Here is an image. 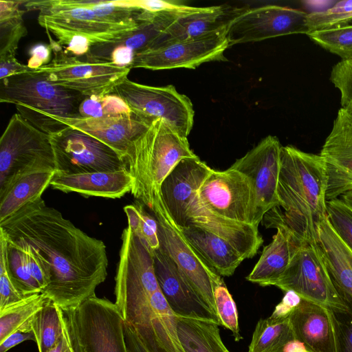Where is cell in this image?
I'll return each instance as SVG.
<instances>
[{
	"mask_svg": "<svg viewBox=\"0 0 352 352\" xmlns=\"http://www.w3.org/2000/svg\"><path fill=\"white\" fill-rule=\"evenodd\" d=\"M0 232L8 240L27 243L40 253L50 272V283L41 293L61 309L95 296L107 278L104 242L75 226L42 197L0 222Z\"/></svg>",
	"mask_w": 352,
	"mask_h": 352,
	"instance_id": "6da1fadb",
	"label": "cell"
},
{
	"mask_svg": "<svg viewBox=\"0 0 352 352\" xmlns=\"http://www.w3.org/2000/svg\"><path fill=\"white\" fill-rule=\"evenodd\" d=\"M115 280V303L148 352H185L177 316L155 276L153 253L129 227L122 234Z\"/></svg>",
	"mask_w": 352,
	"mask_h": 352,
	"instance_id": "7a4b0ae2",
	"label": "cell"
},
{
	"mask_svg": "<svg viewBox=\"0 0 352 352\" xmlns=\"http://www.w3.org/2000/svg\"><path fill=\"white\" fill-rule=\"evenodd\" d=\"M327 188L326 167L320 155L282 146L279 206L263 218L283 223L300 243H317L318 226L327 217Z\"/></svg>",
	"mask_w": 352,
	"mask_h": 352,
	"instance_id": "3957f363",
	"label": "cell"
},
{
	"mask_svg": "<svg viewBox=\"0 0 352 352\" xmlns=\"http://www.w3.org/2000/svg\"><path fill=\"white\" fill-rule=\"evenodd\" d=\"M196 156L186 137L162 119L154 120L131 142L124 158L135 178L132 195L151 209L154 193L175 166L182 159Z\"/></svg>",
	"mask_w": 352,
	"mask_h": 352,
	"instance_id": "277c9868",
	"label": "cell"
},
{
	"mask_svg": "<svg viewBox=\"0 0 352 352\" xmlns=\"http://www.w3.org/2000/svg\"><path fill=\"white\" fill-rule=\"evenodd\" d=\"M54 171L50 135L14 113L0 139V197L24 175Z\"/></svg>",
	"mask_w": 352,
	"mask_h": 352,
	"instance_id": "5b68a950",
	"label": "cell"
},
{
	"mask_svg": "<svg viewBox=\"0 0 352 352\" xmlns=\"http://www.w3.org/2000/svg\"><path fill=\"white\" fill-rule=\"evenodd\" d=\"M60 311L74 352H128L124 319L116 303L95 295Z\"/></svg>",
	"mask_w": 352,
	"mask_h": 352,
	"instance_id": "8992f818",
	"label": "cell"
},
{
	"mask_svg": "<svg viewBox=\"0 0 352 352\" xmlns=\"http://www.w3.org/2000/svg\"><path fill=\"white\" fill-rule=\"evenodd\" d=\"M87 96L54 84L39 69L0 80V102L63 118L80 117L79 107Z\"/></svg>",
	"mask_w": 352,
	"mask_h": 352,
	"instance_id": "52a82bcc",
	"label": "cell"
},
{
	"mask_svg": "<svg viewBox=\"0 0 352 352\" xmlns=\"http://www.w3.org/2000/svg\"><path fill=\"white\" fill-rule=\"evenodd\" d=\"M274 286L285 292H294L301 299L331 309H346L330 278L318 243H299L288 267Z\"/></svg>",
	"mask_w": 352,
	"mask_h": 352,
	"instance_id": "ba28073f",
	"label": "cell"
},
{
	"mask_svg": "<svg viewBox=\"0 0 352 352\" xmlns=\"http://www.w3.org/2000/svg\"><path fill=\"white\" fill-rule=\"evenodd\" d=\"M131 111L145 118L162 119L184 137L190 134L195 111L190 99L172 85L153 87L140 84L127 77L114 88Z\"/></svg>",
	"mask_w": 352,
	"mask_h": 352,
	"instance_id": "9c48e42d",
	"label": "cell"
},
{
	"mask_svg": "<svg viewBox=\"0 0 352 352\" xmlns=\"http://www.w3.org/2000/svg\"><path fill=\"white\" fill-rule=\"evenodd\" d=\"M151 210L158 223L160 248L182 271L196 292L218 316L214 288L224 282L223 280L201 259L186 240L168 214L160 191L154 193Z\"/></svg>",
	"mask_w": 352,
	"mask_h": 352,
	"instance_id": "30bf717a",
	"label": "cell"
},
{
	"mask_svg": "<svg viewBox=\"0 0 352 352\" xmlns=\"http://www.w3.org/2000/svg\"><path fill=\"white\" fill-rule=\"evenodd\" d=\"M54 54L48 65L38 69L52 82L87 97L111 94L131 70L112 62L75 56L63 51Z\"/></svg>",
	"mask_w": 352,
	"mask_h": 352,
	"instance_id": "8fae6325",
	"label": "cell"
},
{
	"mask_svg": "<svg viewBox=\"0 0 352 352\" xmlns=\"http://www.w3.org/2000/svg\"><path fill=\"white\" fill-rule=\"evenodd\" d=\"M56 171L78 174L127 168L121 156L98 139L66 126L50 134Z\"/></svg>",
	"mask_w": 352,
	"mask_h": 352,
	"instance_id": "7c38bea8",
	"label": "cell"
},
{
	"mask_svg": "<svg viewBox=\"0 0 352 352\" xmlns=\"http://www.w3.org/2000/svg\"><path fill=\"white\" fill-rule=\"evenodd\" d=\"M281 147L276 137L268 135L230 166L244 174L251 183L250 221L257 227L267 212L279 206L277 190Z\"/></svg>",
	"mask_w": 352,
	"mask_h": 352,
	"instance_id": "4fadbf2b",
	"label": "cell"
},
{
	"mask_svg": "<svg viewBox=\"0 0 352 352\" xmlns=\"http://www.w3.org/2000/svg\"><path fill=\"white\" fill-rule=\"evenodd\" d=\"M308 13L278 5L248 8L228 28L229 47L278 36L309 33Z\"/></svg>",
	"mask_w": 352,
	"mask_h": 352,
	"instance_id": "5bb4252c",
	"label": "cell"
},
{
	"mask_svg": "<svg viewBox=\"0 0 352 352\" xmlns=\"http://www.w3.org/2000/svg\"><path fill=\"white\" fill-rule=\"evenodd\" d=\"M226 32H217L147 49L135 54L130 69H195L204 63L226 60L223 54L230 47Z\"/></svg>",
	"mask_w": 352,
	"mask_h": 352,
	"instance_id": "9a60e30c",
	"label": "cell"
},
{
	"mask_svg": "<svg viewBox=\"0 0 352 352\" xmlns=\"http://www.w3.org/2000/svg\"><path fill=\"white\" fill-rule=\"evenodd\" d=\"M202 204L213 213L226 219L251 224L253 199L251 183L239 170H212L197 192Z\"/></svg>",
	"mask_w": 352,
	"mask_h": 352,
	"instance_id": "2e32d148",
	"label": "cell"
},
{
	"mask_svg": "<svg viewBox=\"0 0 352 352\" xmlns=\"http://www.w3.org/2000/svg\"><path fill=\"white\" fill-rule=\"evenodd\" d=\"M23 6L27 10L39 11L38 23H47L83 34L91 41L93 46L116 40L138 23H108L91 9L69 6L63 0L26 1Z\"/></svg>",
	"mask_w": 352,
	"mask_h": 352,
	"instance_id": "e0dca14e",
	"label": "cell"
},
{
	"mask_svg": "<svg viewBox=\"0 0 352 352\" xmlns=\"http://www.w3.org/2000/svg\"><path fill=\"white\" fill-rule=\"evenodd\" d=\"M153 257L160 288L175 314L177 316L213 321L221 326L219 317L160 247L153 252Z\"/></svg>",
	"mask_w": 352,
	"mask_h": 352,
	"instance_id": "ac0fdd59",
	"label": "cell"
},
{
	"mask_svg": "<svg viewBox=\"0 0 352 352\" xmlns=\"http://www.w3.org/2000/svg\"><path fill=\"white\" fill-rule=\"evenodd\" d=\"M327 174L326 199L352 188V113L340 108L319 154Z\"/></svg>",
	"mask_w": 352,
	"mask_h": 352,
	"instance_id": "d6986e66",
	"label": "cell"
},
{
	"mask_svg": "<svg viewBox=\"0 0 352 352\" xmlns=\"http://www.w3.org/2000/svg\"><path fill=\"white\" fill-rule=\"evenodd\" d=\"M25 107L98 139L115 150L123 160L131 142L154 120L132 111L102 118H63Z\"/></svg>",
	"mask_w": 352,
	"mask_h": 352,
	"instance_id": "ffe728a7",
	"label": "cell"
},
{
	"mask_svg": "<svg viewBox=\"0 0 352 352\" xmlns=\"http://www.w3.org/2000/svg\"><path fill=\"white\" fill-rule=\"evenodd\" d=\"M197 192L188 201L182 228L195 226L201 228L227 241L244 259L254 256L263 243L258 227L213 213L200 201Z\"/></svg>",
	"mask_w": 352,
	"mask_h": 352,
	"instance_id": "44dd1931",
	"label": "cell"
},
{
	"mask_svg": "<svg viewBox=\"0 0 352 352\" xmlns=\"http://www.w3.org/2000/svg\"><path fill=\"white\" fill-rule=\"evenodd\" d=\"M248 8L229 4L192 7L182 14L148 48L227 32L232 22Z\"/></svg>",
	"mask_w": 352,
	"mask_h": 352,
	"instance_id": "7402d4cb",
	"label": "cell"
},
{
	"mask_svg": "<svg viewBox=\"0 0 352 352\" xmlns=\"http://www.w3.org/2000/svg\"><path fill=\"white\" fill-rule=\"evenodd\" d=\"M191 6L181 10H166L153 13L143 10L137 26L107 43L92 46L85 56L87 58L103 61L111 52L122 55L133 62L135 54L148 49L160 36Z\"/></svg>",
	"mask_w": 352,
	"mask_h": 352,
	"instance_id": "603a6c76",
	"label": "cell"
},
{
	"mask_svg": "<svg viewBox=\"0 0 352 352\" xmlns=\"http://www.w3.org/2000/svg\"><path fill=\"white\" fill-rule=\"evenodd\" d=\"M212 169L199 157L182 159L162 182L160 193L166 208L179 228L184 226L188 201Z\"/></svg>",
	"mask_w": 352,
	"mask_h": 352,
	"instance_id": "cb8c5ba5",
	"label": "cell"
},
{
	"mask_svg": "<svg viewBox=\"0 0 352 352\" xmlns=\"http://www.w3.org/2000/svg\"><path fill=\"white\" fill-rule=\"evenodd\" d=\"M50 186L64 192H78L87 197L118 199L131 192L135 178L128 168L66 174L56 171Z\"/></svg>",
	"mask_w": 352,
	"mask_h": 352,
	"instance_id": "d4e9b609",
	"label": "cell"
},
{
	"mask_svg": "<svg viewBox=\"0 0 352 352\" xmlns=\"http://www.w3.org/2000/svg\"><path fill=\"white\" fill-rule=\"evenodd\" d=\"M289 318L294 338L306 352H336L329 308L301 299Z\"/></svg>",
	"mask_w": 352,
	"mask_h": 352,
	"instance_id": "484cf974",
	"label": "cell"
},
{
	"mask_svg": "<svg viewBox=\"0 0 352 352\" xmlns=\"http://www.w3.org/2000/svg\"><path fill=\"white\" fill-rule=\"evenodd\" d=\"M266 228H276L272 242L262 254L246 280L262 287L274 285L288 267L292 255L300 242L283 223L263 219Z\"/></svg>",
	"mask_w": 352,
	"mask_h": 352,
	"instance_id": "4316f807",
	"label": "cell"
},
{
	"mask_svg": "<svg viewBox=\"0 0 352 352\" xmlns=\"http://www.w3.org/2000/svg\"><path fill=\"white\" fill-rule=\"evenodd\" d=\"M179 229L197 254L220 276H232L244 260L230 243L214 234L195 226Z\"/></svg>",
	"mask_w": 352,
	"mask_h": 352,
	"instance_id": "83f0119b",
	"label": "cell"
},
{
	"mask_svg": "<svg viewBox=\"0 0 352 352\" xmlns=\"http://www.w3.org/2000/svg\"><path fill=\"white\" fill-rule=\"evenodd\" d=\"M318 244L338 292L352 298V252L339 238L327 217L318 226Z\"/></svg>",
	"mask_w": 352,
	"mask_h": 352,
	"instance_id": "f1b7e54d",
	"label": "cell"
},
{
	"mask_svg": "<svg viewBox=\"0 0 352 352\" xmlns=\"http://www.w3.org/2000/svg\"><path fill=\"white\" fill-rule=\"evenodd\" d=\"M219 327L210 320L177 316V336L185 352H230Z\"/></svg>",
	"mask_w": 352,
	"mask_h": 352,
	"instance_id": "f546056e",
	"label": "cell"
},
{
	"mask_svg": "<svg viewBox=\"0 0 352 352\" xmlns=\"http://www.w3.org/2000/svg\"><path fill=\"white\" fill-rule=\"evenodd\" d=\"M54 172H38L24 175L0 197V222L13 215L23 206L41 197L50 185Z\"/></svg>",
	"mask_w": 352,
	"mask_h": 352,
	"instance_id": "4dcf8cb0",
	"label": "cell"
},
{
	"mask_svg": "<svg viewBox=\"0 0 352 352\" xmlns=\"http://www.w3.org/2000/svg\"><path fill=\"white\" fill-rule=\"evenodd\" d=\"M294 340L289 316L261 318L256 324L248 352H283L286 344Z\"/></svg>",
	"mask_w": 352,
	"mask_h": 352,
	"instance_id": "1f68e13d",
	"label": "cell"
},
{
	"mask_svg": "<svg viewBox=\"0 0 352 352\" xmlns=\"http://www.w3.org/2000/svg\"><path fill=\"white\" fill-rule=\"evenodd\" d=\"M25 2L0 0V57L16 56L19 41L28 34L21 9Z\"/></svg>",
	"mask_w": 352,
	"mask_h": 352,
	"instance_id": "d6a6232c",
	"label": "cell"
},
{
	"mask_svg": "<svg viewBox=\"0 0 352 352\" xmlns=\"http://www.w3.org/2000/svg\"><path fill=\"white\" fill-rule=\"evenodd\" d=\"M30 322L38 352H48L63 336L64 327L60 309L49 298Z\"/></svg>",
	"mask_w": 352,
	"mask_h": 352,
	"instance_id": "836d02e7",
	"label": "cell"
},
{
	"mask_svg": "<svg viewBox=\"0 0 352 352\" xmlns=\"http://www.w3.org/2000/svg\"><path fill=\"white\" fill-rule=\"evenodd\" d=\"M47 298L39 293L0 311V343L20 330L32 331L30 320L45 305Z\"/></svg>",
	"mask_w": 352,
	"mask_h": 352,
	"instance_id": "e575fe53",
	"label": "cell"
},
{
	"mask_svg": "<svg viewBox=\"0 0 352 352\" xmlns=\"http://www.w3.org/2000/svg\"><path fill=\"white\" fill-rule=\"evenodd\" d=\"M6 241L8 270L16 289L24 296L41 293L40 285L28 270L22 249L16 244L7 239Z\"/></svg>",
	"mask_w": 352,
	"mask_h": 352,
	"instance_id": "d590c367",
	"label": "cell"
},
{
	"mask_svg": "<svg viewBox=\"0 0 352 352\" xmlns=\"http://www.w3.org/2000/svg\"><path fill=\"white\" fill-rule=\"evenodd\" d=\"M124 211L128 219V226L140 238L153 253L160 247L158 236V223L144 208L142 204H130Z\"/></svg>",
	"mask_w": 352,
	"mask_h": 352,
	"instance_id": "8d00e7d4",
	"label": "cell"
},
{
	"mask_svg": "<svg viewBox=\"0 0 352 352\" xmlns=\"http://www.w3.org/2000/svg\"><path fill=\"white\" fill-rule=\"evenodd\" d=\"M307 35L311 41L340 56L342 60H352V25L313 31Z\"/></svg>",
	"mask_w": 352,
	"mask_h": 352,
	"instance_id": "74e56055",
	"label": "cell"
},
{
	"mask_svg": "<svg viewBox=\"0 0 352 352\" xmlns=\"http://www.w3.org/2000/svg\"><path fill=\"white\" fill-rule=\"evenodd\" d=\"M91 9L102 21L114 25L137 24L142 8L134 6L131 0L96 1Z\"/></svg>",
	"mask_w": 352,
	"mask_h": 352,
	"instance_id": "f35d334b",
	"label": "cell"
},
{
	"mask_svg": "<svg viewBox=\"0 0 352 352\" xmlns=\"http://www.w3.org/2000/svg\"><path fill=\"white\" fill-rule=\"evenodd\" d=\"M352 21V0L336 2L332 7L308 13L309 32L346 25Z\"/></svg>",
	"mask_w": 352,
	"mask_h": 352,
	"instance_id": "ab89813d",
	"label": "cell"
},
{
	"mask_svg": "<svg viewBox=\"0 0 352 352\" xmlns=\"http://www.w3.org/2000/svg\"><path fill=\"white\" fill-rule=\"evenodd\" d=\"M131 112L126 104L117 95L86 97L79 107L82 118H102Z\"/></svg>",
	"mask_w": 352,
	"mask_h": 352,
	"instance_id": "60d3db41",
	"label": "cell"
},
{
	"mask_svg": "<svg viewBox=\"0 0 352 352\" xmlns=\"http://www.w3.org/2000/svg\"><path fill=\"white\" fill-rule=\"evenodd\" d=\"M346 309H330L336 352H352V298L338 292Z\"/></svg>",
	"mask_w": 352,
	"mask_h": 352,
	"instance_id": "b9f144b4",
	"label": "cell"
},
{
	"mask_svg": "<svg viewBox=\"0 0 352 352\" xmlns=\"http://www.w3.org/2000/svg\"><path fill=\"white\" fill-rule=\"evenodd\" d=\"M214 298L221 326L232 332L236 342L241 340L236 305L224 282L214 287Z\"/></svg>",
	"mask_w": 352,
	"mask_h": 352,
	"instance_id": "7bdbcfd3",
	"label": "cell"
},
{
	"mask_svg": "<svg viewBox=\"0 0 352 352\" xmlns=\"http://www.w3.org/2000/svg\"><path fill=\"white\" fill-rule=\"evenodd\" d=\"M327 210L332 228L352 252V210L338 198L327 201Z\"/></svg>",
	"mask_w": 352,
	"mask_h": 352,
	"instance_id": "ee69618b",
	"label": "cell"
},
{
	"mask_svg": "<svg viewBox=\"0 0 352 352\" xmlns=\"http://www.w3.org/2000/svg\"><path fill=\"white\" fill-rule=\"evenodd\" d=\"M7 246L6 239L0 232V311L29 297L24 296L16 289L10 277L7 265Z\"/></svg>",
	"mask_w": 352,
	"mask_h": 352,
	"instance_id": "f6af8a7d",
	"label": "cell"
},
{
	"mask_svg": "<svg viewBox=\"0 0 352 352\" xmlns=\"http://www.w3.org/2000/svg\"><path fill=\"white\" fill-rule=\"evenodd\" d=\"M330 80L340 93L341 108L352 113V60H342L331 69Z\"/></svg>",
	"mask_w": 352,
	"mask_h": 352,
	"instance_id": "bcb514c9",
	"label": "cell"
},
{
	"mask_svg": "<svg viewBox=\"0 0 352 352\" xmlns=\"http://www.w3.org/2000/svg\"><path fill=\"white\" fill-rule=\"evenodd\" d=\"M11 242L22 249L28 270L43 291L48 285L50 280V272L44 258L36 250L30 245L23 242Z\"/></svg>",
	"mask_w": 352,
	"mask_h": 352,
	"instance_id": "7dc6e473",
	"label": "cell"
},
{
	"mask_svg": "<svg viewBox=\"0 0 352 352\" xmlns=\"http://www.w3.org/2000/svg\"><path fill=\"white\" fill-rule=\"evenodd\" d=\"M131 2L134 6L153 13L166 10H181L188 6L178 1L131 0Z\"/></svg>",
	"mask_w": 352,
	"mask_h": 352,
	"instance_id": "c3c4849f",
	"label": "cell"
},
{
	"mask_svg": "<svg viewBox=\"0 0 352 352\" xmlns=\"http://www.w3.org/2000/svg\"><path fill=\"white\" fill-rule=\"evenodd\" d=\"M52 48L49 45L38 43L32 46L30 51L28 66L32 69H38L48 65L51 61Z\"/></svg>",
	"mask_w": 352,
	"mask_h": 352,
	"instance_id": "681fc988",
	"label": "cell"
},
{
	"mask_svg": "<svg viewBox=\"0 0 352 352\" xmlns=\"http://www.w3.org/2000/svg\"><path fill=\"white\" fill-rule=\"evenodd\" d=\"M33 70L19 63L14 55L0 57V80Z\"/></svg>",
	"mask_w": 352,
	"mask_h": 352,
	"instance_id": "f907efd6",
	"label": "cell"
},
{
	"mask_svg": "<svg viewBox=\"0 0 352 352\" xmlns=\"http://www.w3.org/2000/svg\"><path fill=\"white\" fill-rule=\"evenodd\" d=\"M301 298L292 291L286 292L281 301L275 307L273 318L288 317L295 307L300 303Z\"/></svg>",
	"mask_w": 352,
	"mask_h": 352,
	"instance_id": "816d5d0a",
	"label": "cell"
},
{
	"mask_svg": "<svg viewBox=\"0 0 352 352\" xmlns=\"http://www.w3.org/2000/svg\"><path fill=\"white\" fill-rule=\"evenodd\" d=\"M28 340L35 342L34 333L32 331L25 332L19 330L10 335L0 343V352H7L19 344Z\"/></svg>",
	"mask_w": 352,
	"mask_h": 352,
	"instance_id": "f5cc1de1",
	"label": "cell"
},
{
	"mask_svg": "<svg viewBox=\"0 0 352 352\" xmlns=\"http://www.w3.org/2000/svg\"><path fill=\"white\" fill-rule=\"evenodd\" d=\"M123 327L128 352H148L133 328L124 320Z\"/></svg>",
	"mask_w": 352,
	"mask_h": 352,
	"instance_id": "db71d44e",
	"label": "cell"
},
{
	"mask_svg": "<svg viewBox=\"0 0 352 352\" xmlns=\"http://www.w3.org/2000/svg\"><path fill=\"white\" fill-rule=\"evenodd\" d=\"M63 327L64 330L63 336L59 339L57 344L48 352H74L71 346L64 324Z\"/></svg>",
	"mask_w": 352,
	"mask_h": 352,
	"instance_id": "11a10c76",
	"label": "cell"
},
{
	"mask_svg": "<svg viewBox=\"0 0 352 352\" xmlns=\"http://www.w3.org/2000/svg\"><path fill=\"white\" fill-rule=\"evenodd\" d=\"M283 352H306V350L301 342L294 340L286 344Z\"/></svg>",
	"mask_w": 352,
	"mask_h": 352,
	"instance_id": "9f6ffc18",
	"label": "cell"
},
{
	"mask_svg": "<svg viewBox=\"0 0 352 352\" xmlns=\"http://www.w3.org/2000/svg\"><path fill=\"white\" fill-rule=\"evenodd\" d=\"M341 201L352 210V188L341 195Z\"/></svg>",
	"mask_w": 352,
	"mask_h": 352,
	"instance_id": "6f0895ef",
	"label": "cell"
}]
</instances>
